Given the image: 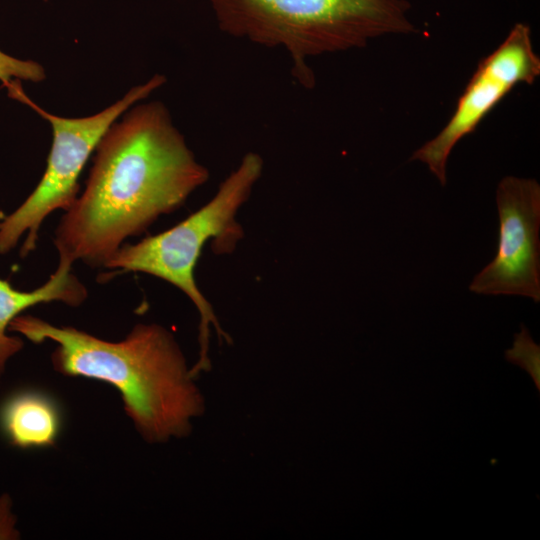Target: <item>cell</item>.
<instances>
[{"label":"cell","instance_id":"cell-2","mask_svg":"<svg viewBox=\"0 0 540 540\" xmlns=\"http://www.w3.org/2000/svg\"><path fill=\"white\" fill-rule=\"evenodd\" d=\"M8 331L31 342L57 344L54 370L68 377L95 379L115 387L124 411L149 443L181 438L191 420L204 411V400L174 335L165 327L139 323L125 339L112 342L71 326H56L32 315H19Z\"/></svg>","mask_w":540,"mask_h":540},{"label":"cell","instance_id":"cell-8","mask_svg":"<svg viewBox=\"0 0 540 540\" xmlns=\"http://www.w3.org/2000/svg\"><path fill=\"white\" fill-rule=\"evenodd\" d=\"M72 265L68 260L59 258L56 270L46 283L32 291L17 290L8 280L0 278V375L4 373L8 360L24 346L20 337L7 334L14 318L38 304L57 301L77 307L86 300L88 291L72 272Z\"/></svg>","mask_w":540,"mask_h":540},{"label":"cell","instance_id":"cell-10","mask_svg":"<svg viewBox=\"0 0 540 540\" xmlns=\"http://www.w3.org/2000/svg\"><path fill=\"white\" fill-rule=\"evenodd\" d=\"M505 359L524 369L540 392V346L524 324H521L520 332L514 335L512 347L505 351Z\"/></svg>","mask_w":540,"mask_h":540},{"label":"cell","instance_id":"cell-12","mask_svg":"<svg viewBox=\"0 0 540 540\" xmlns=\"http://www.w3.org/2000/svg\"><path fill=\"white\" fill-rule=\"evenodd\" d=\"M12 508V497L7 493L0 495V540L20 538V532L16 528L17 518Z\"/></svg>","mask_w":540,"mask_h":540},{"label":"cell","instance_id":"cell-11","mask_svg":"<svg viewBox=\"0 0 540 540\" xmlns=\"http://www.w3.org/2000/svg\"><path fill=\"white\" fill-rule=\"evenodd\" d=\"M13 79L40 82L45 79V71L35 61L21 60L0 50V81L10 87Z\"/></svg>","mask_w":540,"mask_h":540},{"label":"cell","instance_id":"cell-9","mask_svg":"<svg viewBox=\"0 0 540 540\" xmlns=\"http://www.w3.org/2000/svg\"><path fill=\"white\" fill-rule=\"evenodd\" d=\"M61 416L46 394L25 390L14 393L0 408V426L10 443L21 449L54 446Z\"/></svg>","mask_w":540,"mask_h":540},{"label":"cell","instance_id":"cell-5","mask_svg":"<svg viewBox=\"0 0 540 540\" xmlns=\"http://www.w3.org/2000/svg\"><path fill=\"white\" fill-rule=\"evenodd\" d=\"M165 81L163 75H154L104 110L81 118L51 114L28 99L18 86H11L10 91L16 99L30 105L49 122L53 139L47 166L38 185L15 211L0 221L1 255L15 248L23 235L26 238L20 255L25 257L36 248L40 226L47 216L59 209L67 211L78 197L79 176L106 130Z\"/></svg>","mask_w":540,"mask_h":540},{"label":"cell","instance_id":"cell-7","mask_svg":"<svg viewBox=\"0 0 540 540\" xmlns=\"http://www.w3.org/2000/svg\"><path fill=\"white\" fill-rule=\"evenodd\" d=\"M499 217L494 259L469 290L480 295H516L540 302V185L533 178L505 176L496 188Z\"/></svg>","mask_w":540,"mask_h":540},{"label":"cell","instance_id":"cell-4","mask_svg":"<svg viewBox=\"0 0 540 540\" xmlns=\"http://www.w3.org/2000/svg\"><path fill=\"white\" fill-rule=\"evenodd\" d=\"M263 167L259 154L246 153L205 205L168 230L135 244H123L103 266L108 270L155 276L181 290L192 301L200 317L199 359L190 369L194 379L210 368V327L215 328L220 341L231 342L211 304L198 288L194 271L208 241H220L221 250L229 251L241 237L242 229L236 215L250 197Z\"/></svg>","mask_w":540,"mask_h":540},{"label":"cell","instance_id":"cell-6","mask_svg":"<svg viewBox=\"0 0 540 540\" xmlns=\"http://www.w3.org/2000/svg\"><path fill=\"white\" fill-rule=\"evenodd\" d=\"M539 75L540 58L533 47L531 28L518 22L502 43L479 62L448 122L413 152L410 161L426 164L445 186L448 158L458 142L473 133L515 86L533 84Z\"/></svg>","mask_w":540,"mask_h":540},{"label":"cell","instance_id":"cell-1","mask_svg":"<svg viewBox=\"0 0 540 540\" xmlns=\"http://www.w3.org/2000/svg\"><path fill=\"white\" fill-rule=\"evenodd\" d=\"M83 193L55 231L59 258L102 267L132 236L180 208L209 179L158 101L128 109L95 148Z\"/></svg>","mask_w":540,"mask_h":540},{"label":"cell","instance_id":"cell-3","mask_svg":"<svg viewBox=\"0 0 540 540\" xmlns=\"http://www.w3.org/2000/svg\"><path fill=\"white\" fill-rule=\"evenodd\" d=\"M218 28L268 48H282L292 75L315 85L312 57L365 47L388 35L416 31L409 0H207Z\"/></svg>","mask_w":540,"mask_h":540}]
</instances>
